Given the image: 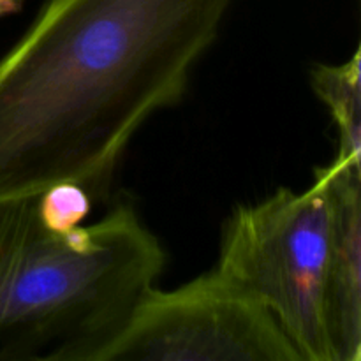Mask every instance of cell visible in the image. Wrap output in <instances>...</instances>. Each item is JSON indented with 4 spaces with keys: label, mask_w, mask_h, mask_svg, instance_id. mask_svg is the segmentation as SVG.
Masks as SVG:
<instances>
[{
    "label": "cell",
    "mask_w": 361,
    "mask_h": 361,
    "mask_svg": "<svg viewBox=\"0 0 361 361\" xmlns=\"http://www.w3.org/2000/svg\"><path fill=\"white\" fill-rule=\"evenodd\" d=\"M236 0H48L0 59V203L74 182L92 200L176 104Z\"/></svg>",
    "instance_id": "6da1fadb"
},
{
    "label": "cell",
    "mask_w": 361,
    "mask_h": 361,
    "mask_svg": "<svg viewBox=\"0 0 361 361\" xmlns=\"http://www.w3.org/2000/svg\"><path fill=\"white\" fill-rule=\"evenodd\" d=\"M164 264L129 204L55 233L37 197L0 203V361H99Z\"/></svg>",
    "instance_id": "7a4b0ae2"
},
{
    "label": "cell",
    "mask_w": 361,
    "mask_h": 361,
    "mask_svg": "<svg viewBox=\"0 0 361 361\" xmlns=\"http://www.w3.org/2000/svg\"><path fill=\"white\" fill-rule=\"evenodd\" d=\"M334 240V194L323 166L309 189H277L235 208L212 271L263 305L302 361H334L328 330Z\"/></svg>",
    "instance_id": "3957f363"
},
{
    "label": "cell",
    "mask_w": 361,
    "mask_h": 361,
    "mask_svg": "<svg viewBox=\"0 0 361 361\" xmlns=\"http://www.w3.org/2000/svg\"><path fill=\"white\" fill-rule=\"evenodd\" d=\"M99 361H302L263 305L214 271L148 289Z\"/></svg>",
    "instance_id": "277c9868"
},
{
    "label": "cell",
    "mask_w": 361,
    "mask_h": 361,
    "mask_svg": "<svg viewBox=\"0 0 361 361\" xmlns=\"http://www.w3.org/2000/svg\"><path fill=\"white\" fill-rule=\"evenodd\" d=\"M335 207V240L328 295L334 361L361 360V168L326 166Z\"/></svg>",
    "instance_id": "5b68a950"
},
{
    "label": "cell",
    "mask_w": 361,
    "mask_h": 361,
    "mask_svg": "<svg viewBox=\"0 0 361 361\" xmlns=\"http://www.w3.org/2000/svg\"><path fill=\"white\" fill-rule=\"evenodd\" d=\"M360 48L342 63H317L310 71L314 92L330 111L338 133L337 161L361 168Z\"/></svg>",
    "instance_id": "8992f818"
},
{
    "label": "cell",
    "mask_w": 361,
    "mask_h": 361,
    "mask_svg": "<svg viewBox=\"0 0 361 361\" xmlns=\"http://www.w3.org/2000/svg\"><path fill=\"white\" fill-rule=\"evenodd\" d=\"M92 210V196L74 182H59L37 196L42 224L55 233L80 228Z\"/></svg>",
    "instance_id": "52a82bcc"
},
{
    "label": "cell",
    "mask_w": 361,
    "mask_h": 361,
    "mask_svg": "<svg viewBox=\"0 0 361 361\" xmlns=\"http://www.w3.org/2000/svg\"><path fill=\"white\" fill-rule=\"evenodd\" d=\"M21 7H23V0H0V18L20 13Z\"/></svg>",
    "instance_id": "ba28073f"
}]
</instances>
